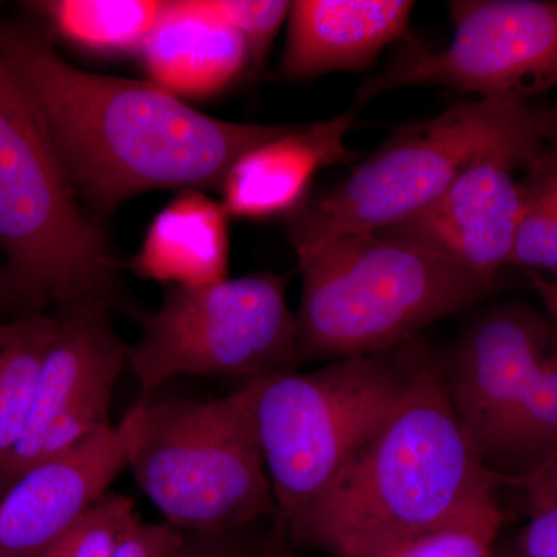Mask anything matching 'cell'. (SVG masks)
<instances>
[{"instance_id":"cb8c5ba5","label":"cell","mask_w":557,"mask_h":557,"mask_svg":"<svg viewBox=\"0 0 557 557\" xmlns=\"http://www.w3.org/2000/svg\"><path fill=\"white\" fill-rule=\"evenodd\" d=\"M201 9L239 32L248 47L249 70L262 67L285 20L289 3L282 0H199Z\"/></svg>"},{"instance_id":"4316f807","label":"cell","mask_w":557,"mask_h":557,"mask_svg":"<svg viewBox=\"0 0 557 557\" xmlns=\"http://www.w3.org/2000/svg\"><path fill=\"white\" fill-rule=\"evenodd\" d=\"M175 557H255L234 533H185Z\"/></svg>"},{"instance_id":"8992f818","label":"cell","mask_w":557,"mask_h":557,"mask_svg":"<svg viewBox=\"0 0 557 557\" xmlns=\"http://www.w3.org/2000/svg\"><path fill=\"white\" fill-rule=\"evenodd\" d=\"M522 143H545L530 101L458 102L437 119L403 127L347 178L289 215L298 260L338 237L380 233L412 218L480 156Z\"/></svg>"},{"instance_id":"2e32d148","label":"cell","mask_w":557,"mask_h":557,"mask_svg":"<svg viewBox=\"0 0 557 557\" xmlns=\"http://www.w3.org/2000/svg\"><path fill=\"white\" fill-rule=\"evenodd\" d=\"M139 57L150 81L178 98L212 97L249 70L240 33L199 0L166 2Z\"/></svg>"},{"instance_id":"e575fe53","label":"cell","mask_w":557,"mask_h":557,"mask_svg":"<svg viewBox=\"0 0 557 557\" xmlns=\"http://www.w3.org/2000/svg\"><path fill=\"white\" fill-rule=\"evenodd\" d=\"M178 548H180V547H178ZM177 552H178V549H177ZM175 555H177V553H175ZM175 555H174V557H175Z\"/></svg>"},{"instance_id":"277c9868","label":"cell","mask_w":557,"mask_h":557,"mask_svg":"<svg viewBox=\"0 0 557 557\" xmlns=\"http://www.w3.org/2000/svg\"><path fill=\"white\" fill-rule=\"evenodd\" d=\"M300 361L380 354L468 310L491 285L450 260L379 234H348L298 260Z\"/></svg>"},{"instance_id":"9a60e30c","label":"cell","mask_w":557,"mask_h":557,"mask_svg":"<svg viewBox=\"0 0 557 557\" xmlns=\"http://www.w3.org/2000/svg\"><path fill=\"white\" fill-rule=\"evenodd\" d=\"M354 113H344L300 129L292 127L244 153L222 183L226 214L270 219L302 207L318 171L354 159L346 137Z\"/></svg>"},{"instance_id":"ac0fdd59","label":"cell","mask_w":557,"mask_h":557,"mask_svg":"<svg viewBox=\"0 0 557 557\" xmlns=\"http://www.w3.org/2000/svg\"><path fill=\"white\" fill-rule=\"evenodd\" d=\"M557 456V347L482 449L502 483L522 482Z\"/></svg>"},{"instance_id":"6da1fadb","label":"cell","mask_w":557,"mask_h":557,"mask_svg":"<svg viewBox=\"0 0 557 557\" xmlns=\"http://www.w3.org/2000/svg\"><path fill=\"white\" fill-rule=\"evenodd\" d=\"M0 53L27 87L70 185L100 214L156 189H220L244 153L292 127L205 115L152 81L70 65L38 33L0 24Z\"/></svg>"},{"instance_id":"4dcf8cb0","label":"cell","mask_w":557,"mask_h":557,"mask_svg":"<svg viewBox=\"0 0 557 557\" xmlns=\"http://www.w3.org/2000/svg\"><path fill=\"white\" fill-rule=\"evenodd\" d=\"M496 557H523L520 556L515 548L511 547V544H504L500 547H497Z\"/></svg>"},{"instance_id":"1f68e13d","label":"cell","mask_w":557,"mask_h":557,"mask_svg":"<svg viewBox=\"0 0 557 557\" xmlns=\"http://www.w3.org/2000/svg\"><path fill=\"white\" fill-rule=\"evenodd\" d=\"M3 343H5V324H0V357H2Z\"/></svg>"},{"instance_id":"d4e9b609","label":"cell","mask_w":557,"mask_h":557,"mask_svg":"<svg viewBox=\"0 0 557 557\" xmlns=\"http://www.w3.org/2000/svg\"><path fill=\"white\" fill-rule=\"evenodd\" d=\"M185 533L170 523H145L139 520L110 557H174Z\"/></svg>"},{"instance_id":"d6a6232c","label":"cell","mask_w":557,"mask_h":557,"mask_svg":"<svg viewBox=\"0 0 557 557\" xmlns=\"http://www.w3.org/2000/svg\"><path fill=\"white\" fill-rule=\"evenodd\" d=\"M3 285L9 287V282H7V277H3V271L0 270V293H2Z\"/></svg>"},{"instance_id":"f1b7e54d","label":"cell","mask_w":557,"mask_h":557,"mask_svg":"<svg viewBox=\"0 0 557 557\" xmlns=\"http://www.w3.org/2000/svg\"><path fill=\"white\" fill-rule=\"evenodd\" d=\"M531 284L539 295V298L544 302L545 309L548 310L549 317L557 325V281H548L541 274L530 273Z\"/></svg>"},{"instance_id":"ffe728a7","label":"cell","mask_w":557,"mask_h":557,"mask_svg":"<svg viewBox=\"0 0 557 557\" xmlns=\"http://www.w3.org/2000/svg\"><path fill=\"white\" fill-rule=\"evenodd\" d=\"M58 318L33 314L5 324L0 357V460L20 442L30 417Z\"/></svg>"},{"instance_id":"5b68a950","label":"cell","mask_w":557,"mask_h":557,"mask_svg":"<svg viewBox=\"0 0 557 557\" xmlns=\"http://www.w3.org/2000/svg\"><path fill=\"white\" fill-rule=\"evenodd\" d=\"M426 354L413 339L311 372L251 381L256 434L281 525L318 497L386 423Z\"/></svg>"},{"instance_id":"f546056e","label":"cell","mask_w":557,"mask_h":557,"mask_svg":"<svg viewBox=\"0 0 557 557\" xmlns=\"http://www.w3.org/2000/svg\"><path fill=\"white\" fill-rule=\"evenodd\" d=\"M536 121L542 138L557 145V106H552V108H537L536 106Z\"/></svg>"},{"instance_id":"8fae6325","label":"cell","mask_w":557,"mask_h":557,"mask_svg":"<svg viewBox=\"0 0 557 557\" xmlns=\"http://www.w3.org/2000/svg\"><path fill=\"white\" fill-rule=\"evenodd\" d=\"M146 428L145 401L86 442L47 458L0 494V557H38L129 469Z\"/></svg>"},{"instance_id":"836d02e7","label":"cell","mask_w":557,"mask_h":557,"mask_svg":"<svg viewBox=\"0 0 557 557\" xmlns=\"http://www.w3.org/2000/svg\"><path fill=\"white\" fill-rule=\"evenodd\" d=\"M282 557H295V556H293V555H284Z\"/></svg>"},{"instance_id":"83f0119b","label":"cell","mask_w":557,"mask_h":557,"mask_svg":"<svg viewBox=\"0 0 557 557\" xmlns=\"http://www.w3.org/2000/svg\"><path fill=\"white\" fill-rule=\"evenodd\" d=\"M516 486L525 491L530 515L557 505V456L530 478L516 483Z\"/></svg>"},{"instance_id":"7c38bea8","label":"cell","mask_w":557,"mask_h":557,"mask_svg":"<svg viewBox=\"0 0 557 557\" xmlns=\"http://www.w3.org/2000/svg\"><path fill=\"white\" fill-rule=\"evenodd\" d=\"M547 324L534 311L502 306L480 317L443 362L454 410L482 456L547 351Z\"/></svg>"},{"instance_id":"44dd1931","label":"cell","mask_w":557,"mask_h":557,"mask_svg":"<svg viewBox=\"0 0 557 557\" xmlns=\"http://www.w3.org/2000/svg\"><path fill=\"white\" fill-rule=\"evenodd\" d=\"M520 220L509 265L557 271V145L527 166Z\"/></svg>"},{"instance_id":"5bb4252c","label":"cell","mask_w":557,"mask_h":557,"mask_svg":"<svg viewBox=\"0 0 557 557\" xmlns=\"http://www.w3.org/2000/svg\"><path fill=\"white\" fill-rule=\"evenodd\" d=\"M408 0H299L289 3L282 75L311 79L369 67L388 44L409 38Z\"/></svg>"},{"instance_id":"7402d4cb","label":"cell","mask_w":557,"mask_h":557,"mask_svg":"<svg viewBox=\"0 0 557 557\" xmlns=\"http://www.w3.org/2000/svg\"><path fill=\"white\" fill-rule=\"evenodd\" d=\"M497 487H485L445 522L375 557H496L504 523Z\"/></svg>"},{"instance_id":"ba28073f","label":"cell","mask_w":557,"mask_h":557,"mask_svg":"<svg viewBox=\"0 0 557 557\" xmlns=\"http://www.w3.org/2000/svg\"><path fill=\"white\" fill-rule=\"evenodd\" d=\"M129 368L143 397L180 376L269 379L298 370L296 314L287 281L273 273L225 278L200 288H168L141 318Z\"/></svg>"},{"instance_id":"3957f363","label":"cell","mask_w":557,"mask_h":557,"mask_svg":"<svg viewBox=\"0 0 557 557\" xmlns=\"http://www.w3.org/2000/svg\"><path fill=\"white\" fill-rule=\"evenodd\" d=\"M0 251L25 304L104 306L119 263L70 185L36 102L0 53Z\"/></svg>"},{"instance_id":"4fadbf2b","label":"cell","mask_w":557,"mask_h":557,"mask_svg":"<svg viewBox=\"0 0 557 557\" xmlns=\"http://www.w3.org/2000/svg\"><path fill=\"white\" fill-rule=\"evenodd\" d=\"M131 348L110 325L104 306L64 310L44 361L27 426L0 460V494L27 468L40 435L58 418L98 398H112Z\"/></svg>"},{"instance_id":"e0dca14e","label":"cell","mask_w":557,"mask_h":557,"mask_svg":"<svg viewBox=\"0 0 557 557\" xmlns=\"http://www.w3.org/2000/svg\"><path fill=\"white\" fill-rule=\"evenodd\" d=\"M228 259L225 208L189 189L152 220L129 269L170 288H200L228 278Z\"/></svg>"},{"instance_id":"52a82bcc","label":"cell","mask_w":557,"mask_h":557,"mask_svg":"<svg viewBox=\"0 0 557 557\" xmlns=\"http://www.w3.org/2000/svg\"><path fill=\"white\" fill-rule=\"evenodd\" d=\"M129 469L182 533H234L277 516L252 416V383L209 401H145Z\"/></svg>"},{"instance_id":"7a4b0ae2","label":"cell","mask_w":557,"mask_h":557,"mask_svg":"<svg viewBox=\"0 0 557 557\" xmlns=\"http://www.w3.org/2000/svg\"><path fill=\"white\" fill-rule=\"evenodd\" d=\"M500 483L458 420L442 366L426 354L386 423L282 528L296 544L335 557H375Z\"/></svg>"},{"instance_id":"603a6c76","label":"cell","mask_w":557,"mask_h":557,"mask_svg":"<svg viewBox=\"0 0 557 557\" xmlns=\"http://www.w3.org/2000/svg\"><path fill=\"white\" fill-rule=\"evenodd\" d=\"M139 520L131 497L109 493L38 557H110Z\"/></svg>"},{"instance_id":"9c48e42d","label":"cell","mask_w":557,"mask_h":557,"mask_svg":"<svg viewBox=\"0 0 557 557\" xmlns=\"http://www.w3.org/2000/svg\"><path fill=\"white\" fill-rule=\"evenodd\" d=\"M449 11V46L429 51L409 39L397 60L358 90L355 108L424 84L515 101L557 87V0H458Z\"/></svg>"},{"instance_id":"484cf974","label":"cell","mask_w":557,"mask_h":557,"mask_svg":"<svg viewBox=\"0 0 557 557\" xmlns=\"http://www.w3.org/2000/svg\"><path fill=\"white\" fill-rule=\"evenodd\" d=\"M511 547L523 557H557V505L530 515Z\"/></svg>"},{"instance_id":"30bf717a","label":"cell","mask_w":557,"mask_h":557,"mask_svg":"<svg viewBox=\"0 0 557 557\" xmlns=\"http://www.w3.org/2000/svg\"><path fill=\"white\" fill-rule=\"evenodd\" d=\"M544 143L504 146L483 153L412 218L380 231L450 260L493 287L509 265L520 220L518 168L544 152Z\"/></svg>"},{"instance_id":"d6986e66","label":"cell","mask_w":557,"mask_h":557,"mask_svg":"<svg viewBox=\"0 0 557 557\" xmlns=\"http://www.w3.org/2000/svg\"><path fill=\"white\" fill-rule=\"evenodd\" d=\"M62 39L100 54L141 50L166 2L159 0H50L36 2Z\"/></svg>"}]
</instances>
